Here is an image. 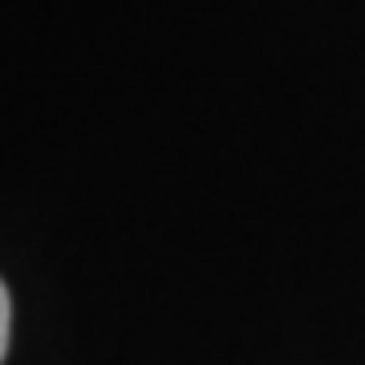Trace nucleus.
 Instances as JSON below:
<instances>
[{"mask_svg":"<svg viewBox=\"0 0 365 365\" xmlns=\"http://www.w3.org/2000/svg\"><path fill=\"white\" fill-rule=\"evenodd\" d=\"M9 333H13V300H9V288L0 280V361L9 353Z\"/></svg>","mask_w":365,"mask_h":365,"instance_id":"f257e3e1","label":"nucleus"}]
</instances>
